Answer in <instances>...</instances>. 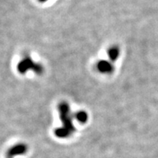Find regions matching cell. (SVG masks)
Returning a JSON list of instances; mask_svg holds the SVG:
<instances>
[{
  "label": "cell",
  "instance_id": "obj_4",
  "mask_svg": "<svg viewBox=\"0 0 158 158\" xmlns=\"http://www.w3.org/2000/svg\"><path fill=\"white\" fill-rule=\"evenodd\" d=\"M27 151V147L24 144H17L15 146H13L12 148L8 150L7 152V156H15L18 155H22L24 154Z\"/></svg>",
  "mask_w": 158,
  "mask_h": 158
},
{
  "label": "cell",
  "instance_id": "obj_3",
  "mask_svg": "<svg viewBox=\"0 0 158 158\" xmlns=\"http://www.w3.org/2000/svg\"><path fill=\"white\" fill-rule=\"evenodd\" d=\"M97 69L102 73H111L114 70V66L106 60H100L97 64Z\"/></svg>",
  "mask_w": 158,
  "mask_h": 158
},
{
  "label": "cell",
  "instance_id": "obj_2",
  "mask_svg": "<svg viewBox=\"0 0 158 158\" xmlns=\"http://www.w3.org/2000/svg\"><path fill=\"white\" fill-rule=\"evenodd\" d=\"M32 69L35 73L41 74L44 71V68L42 64L39 63H34L30 56H25V58L23 60H21L18 64V70L20 73H25L27 70Z\"/></svg>",
  "mask_w": 158,
  "mask_h": 158
},
{
  "label": "cell",
  "instance_id": "obj_6",
  "mask_svg": "<svg viewBox=\"0 0 158 158\" xmlns=\"http://www.w3.org/2000/svg\"><path fill=\"white\" fill-rule=\"evenodd\" d=\"M55 134L57 137L59 138H66L70 136L71 134L69 133V131H68L66 129H64V127H58L57 129L55 130Z\"/></svg>",
  "mask_w": 158,
  "mask_h": 158
},
{
  "label": "cell",
  "instance_id": "obj_5",
  "mask_svg": "<svg viewBox=\"0 0 158 158\" xmlns=\"http://www.w3.org/2000/svg\"><path fill=\"white\" fill-rule=\"evenodd\" d=\"M118 55H119V49H118V47H116V46L111 47L108 50V56L110 57V60H112V61H114V60L118 58Z\"/></svg>",
  "mask_w": 158,
  "mask_h": 158
},
{
  "label": "cell",
  "instance_id": "obj_1",
  "mask_svg": "<svg viewBox=\"0 0 158 158\" xmlns=\"http://www.w3.org/2000/svg\"><path fill=\"white\" fill-rule=\"evenodd\" d=\"M59 112H60V118L63 123V127L67 131H69V133L72 134L74 132L75 128L72 122V116L70 114V108L69 104L66 102H61L58 106Z\"/></svg>",
  "mask_w": 158,
  "mask_h": 158
},
{
  "label": "cell",
  "instance_id": "obj_7",
  "mask_svg": "<svg viewBox=\"0 0 158 158\" xmlns=\"http://www.w3.org/2000/svg\"><path fill=\"white\" fill-rule=\"evenodd\" d=\"M76 118L79 123H85L88 119V115L85 111H79L76 114Z\"/></svg>",
  "mask_w": 158,
  "mask_h": 158
}]
</instances>
